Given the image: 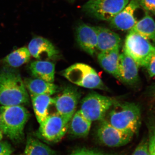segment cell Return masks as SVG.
I'll use <instances>...</instances> for the list:
<instances>
[{"instance_id":"cell-2","label":"cell","mask_w":155,"mask_h":155,"mask_svg":"<svg viewBox=\"0 0 155 155\" xmlns=\"http://www.w3.org/2000/svg\"><path fill=\"white\" fill-rule=\"evenodd\" d=\"M30 116L24 106H2L0 130L14 142H21L24 140V128Z\"/></svg>"},{"instance_id":"cell-21","label":"cell","mask_w":155,"mask_h":155,"mask_svg":"<svg viewBox=\"0 0 155 155\" xmlns=\"http://www.w3.org/2000/svg\"><path fill=\"white\" fill-rule=\"evenodd\" d=\"M130 30L135 31L155 44V22L150 15L147 14L137 21Z\"/></svg>"},{"instance_id":"cell-9","label":"cell","mask_w":155,"mask_h":155,"mask_svg":"<svg viewBox=\"0 0 155 155\" xmlns=\"http://www.w3.org/2000/svg\"><path fill=\"white\" fill-rule=\"evenodd\" d=\"M101 121L98 129L97 136L102 144L115 147L125 145L131 141L134 134L117 129L105 119Z\"/></svg>"},{"instance_id":"cell-30","label":"cell","mask_w":155,"mask_h":155,"mask_svg":"<svg viewBox=\"0 0 155 155\" xmlns=\"http://www.w3.org/2000/svg\"><path fill=\"white\" fill-rule=\"evenodd\" d=\"M3 138V133L1 130H0V141L2 140Z\"/></svg>"},{"instance_id":"cell-23","label":"cell","mask_w":155,"mask_h":155,"mask_svg":"<svg viewBox=\"0 0 155 155\" xmlns=\"http://www.w3.org/2000/svg\"><path fill=\"white\" fill-rule=\"evenodd\" d=\"M25 155H57L55 151L31 136L27 137Z\"/></svg>"},{"instance_id":"cell-19","label":"cell","mask_w":155,"mask_h":155,"mask_svg":"<svg viewBox=\"0 0 155 155\" xmlns=\"http://www.w3.org/2000/svg\"><path fill=\"white\" fill-rule=\"evenodd\" d=\"M29 69L31 75L39 78L53 83L54 81L55 65L48 61H34L30 64Z\"/></svg>"},{"instance_id":"cell-22","label":"cell","mask_w":155,"mask_h":155,"mask_svg":"<svg viewBox=\"0 0 155 155\" xmlns=\"http://www.w3.org/2000/svg\"><path fill=\"white\" fill-rule=\"evenodd\" d=\"M28 48L23 47L15 50L3 59V63L12 68H17L28 63L31 58Z\"/></svg>"},{"instance_id":"cell-28","label":"cell","mask_w":155,"mask_h":155,"mask_svg":"<svg viewBox=\"0 0 155 155\" xmlns=\"http://www.w3.org/2000/svg\"><path fill=\"white\" fill-rule=\"evenodd\" d=\"M13 147L7 141H0V155H11L14 152Z\"/></svg>"},{"instance_id":"cell-15","label":"cell","mask_w":155,"mask_h":155,"mask_svg":"<svg viewBox=\"0 0 155 155\" xmlns=\"http://www.w3.org/2000/svg\"><path fill=\"white\" fill-rule=\"evenodd\" d=\"M25 87L31 95H52L60 91V88L54 84L35 78H25Z\"/></svg>"},{"instance_id":"cell-13","label":"cell","mask_w":155,"mask_h":155,"mask_svg":"<svg viewBox=\"0 0 155 155\" xmlns=\"http://www.w3.org/2000/svg\"><path fill=\"white\" fill-rule=\"evenodd\" d=\"M138 65L133 58L124 52L119 55L118 78L122 82L130 85L138 83Z\"/></svg>"},{"instance_id":"cell-12","label":"cell","mask_w":155,"mask_h":155,"mask_svg":"<svg viewBox=\"0 0 155 155\" xmlns=\"http://www.w3.org/2000/svg\"><path fill=\"white\" fill-rule=\"evenodd\" d=\"M31 56L40 61H49L55 59L59 51L47 39L37 37L31 41L28 48Z\"/></svg>"},{"instance_id":"cell-26","label":"cell","mask_w":155,"mask_h":155,"mask_svg":"<svg viewBox=\"0 0 155 155\" xmlns=\"http://www.w3.org/2000/svg\"><path fill=\"white\" fill-rule=\"evenodd\" d=\"M69 155H114L97 151L94 150L87 149H78L72 152Z\"/></svg>"},{"instance_id":"cell-1","label":"cell","mask_w":155,"mask_h":155,"mask_svg":"<svg viewBox=\"0 0 155 155\" xmlns=\"http://www.w3.org/2000/svg\"><path fill=\"white\" fill-rule=\"evenodd\" d=\"M28 92L20 74L13 69L0 71V105L2 106L27 105Z\"/></svg>"},{"instance_id":"cell-20","label":"cell","mask_w":155,"mask_h":155,"mask_svg":"<svg viewBox=\"0 0 155 155\" xmlns=\"http://www.w3.org/2000/svg\"><path fill=\"white\" fill-rule=\"evenodd\" d=\"M69 122V131L72 135L78 137H84L88 135L91 122L86 119L80 111L75 113Z\"/></svg>"},{"instance_id":"cell-29","label":"cell","mask_w":155,"mask_h":155,"mask_svg":"<svg viewBox=\"0 0 155 155\" xmlns=\"http://www.w3.org/2000/svg\"><path fill=\"white\" fill-rule=\"evenodd\" d=\"M146 67L148 73L150 77L155 76V54L153 56Z\"/></svg>"},{"instance_id":"cell-17","label":"cell","mask_w":155,"mask_h":155,"mask_svg":"<svg viewBox=\"0 0 155 155\" xmlns=\"http://www.w3.org/2000/svg\"><path fill=\"white\" fill-rule=\"evenodd\" d=\"M119 48L101 52L97 56L100 66L105 71L118 78V67L119 59Z\"/></svg>"},{"instance_id":"cell-24","label":"cell","mask_w":155,"mask_h":155,"mask_svg":"<svg viewBox=\"0 0 155 155\" xmlns=\"http://www.w3.org/2000/svg\"><path fill=\"white\" fill-rule=\"evenodd\" d=\"M149 150L150 155H155V121L150 120L148 123Z\"/></svg>"},{"instance_id":"cell-7","label":"cell","mask_w":155,"mask_h":155,"mask_svg":"<svg viewBox=\"0 0 155 155\" xmlns=\"http://www.w3.org/2000/svg\"><path fill=\"white\" fill-rule=\"evenodd\" d=\"M130 0H89L84 11L97 19L110 21L128 5Z\"/></svg>"},{"instance_id":"cell-3","label":"cell","mask_w":155,"mask_h":155,"mask_svg":"<svg viewBox=\"0 0 155 155\" xmlns=\"http://www.w3.org/2000/svg\"><path fill=\"white\" fill-rule=\"evenodd\" d=\"M110 109L106 120L111 125L133 134L137 132L141 121V111L138 104L117 101Z\"/></svg>"},{"instance_id":"cell-18","label":"cell","mask_w":155,"mask_h":155,"mask_svg":"<svg viewBox=\"0 0 155 155\" xmlns=\"http://www.w3.org/2000/svg\"><path fill=\"white\" fill-rule=\"evenodd\" d=\"M31 97L37 120L41 124L51 115V107L54 106V98L44 95H31Z\"/></svg>"},{"instance_id":"cell-11","label":"cell","mask_w":155,"mask_h":155,"mask_svg":"<svg viewBox=\"0 0 155 155\" xmlns=\"http://www.w3.org/2000/svg\"><path fill=\"white\" fill-rule=\"evenodd\" d=\"M140 7L138 0H130L128 5L110 21L111 26L118 30H131L137 22L134 14Z\"/></svg>"},{"instance_id":"cell-6","label":"cell","mask_w":155,"mask_h":155,"mask_svg":"<svg viewBox=\"0 0 155 155\" xmlns=\"http://www.w3.org/2000/svg\"><path fill=\"white\" fill-rule=\"evenodd\" d=\"M114 98L93 92L84 98L81 102L80 111L91 122L104 119L107 112L116 102Z\"/></svg>"},{"instance_id":"cell-14","label":"cell","mask_w":155,"mask_h":155,"mask_svg":"<svg viewBox=\"0 0 155 155\" xmlns=\"http://www.w3.org/2000/svg\"><path fill=\"white\" fill-rule=\"evenodd\" d=\"M76 39L81 48L90 55L97 50V35L95 27L81 24L76 29Z\"/></svg>"},{"instance_id":"cell-31","label":"cell","mask_w":155,"mask_h":155,"mask_svg":"<svg viewBox=\"0 0 155 155\" xmlns=\"http://www.w3.org/2000/svg\"></svg>"},{"instance_id":"cell-4","label":"cell","mask_w":155,"mask_h":155,"mask_svg":"<svg viewBox=\"0 0 155 155\" xmlns=\"http://www.w3.org/2000/svg\"><path fill=\"white\" fill-rule=\"evenodd\" d=\"M123 52L133 58L139 67H146L155 54V46L145 38L130 30L125 38Z\"/></svg>"},{"instance_id":"cell-27","label":"cell","mask_w":155,"mask_h":155,"mask_svg":"<svg viewBox=\"0 0 155 155\" xmlns=\"http://www.w3.org/2000/svg\"><path fill=\"white\" fill-rule=\"evenodd\" d=\"M140 5L146 11L155 15V0H138Z\"/></svg>"},{"instance_id":"cell-16","label":"cell","mask_w":155,"mask_h":155,"mask_svg":"<svg viewBox=\"0 0 155 155\" xmlns=\"http://www.w3.org/2000/svg\"><path fill=\"white\" fill-rule=\"evenodd\" d=\"M97 35V50L106 51L120 48L121 39L116 32L105 28L95 26Z\"/></svg>"},{"instance_id":"cell-10","label":"cell","mask_w":155,"mask_h":155,"mask_svg":"<svg viewBox=\"0 0 155 155\" xmlns=\"http://www.w3.org/2000/svg\"><path fill=\"white\" fill-rule=\"evenodd\" d=\"M80 97V93L76 87H67L54 98L56 112L70 122L75 114Z\"/></svg>"},{"instance_id":"cell-8","label":"cell","mask_w":155,"mask_h":155,"mask_svg":"<svg viewBox=\"0 0 155 155\" xmlns=\"http://www.w3.org/2000/svg\"><path fill=\"white\" fill-rule=\"evenodd\" d=\"M69 122L56 112L50 115L44 122L40 124L38 134L47 142L56 143L66 134L69 128Z\"/></svg>"},{"instance_id":"cell-25","label":"cell","mask_w":155,"mask_h":155,"mask_svg":"<svg viewBox=\"0 0 155 155\" xmlns=\"http://www.w3.org/2000/svg\"><path fill=\"white\" fill-rule=\"evenodd\" d=\"M131 155H150L147 139L142 140Z\"/></svg>"},{"instance_id":"cell-5","label":"cell","mask_w":155,"mask_h":155,"mask_svg":"<svg viewBox=\"0 0 155 155\" xmlns=\"http://www.w3.org/2000/svg\"><path fill=\"white\" fill-rule=\"evenodd\" d=\"M63 75L69 81L78 86L89 89H107L96 71L87 64H73L64 70Z\"/></svg>"}]
</instances>
